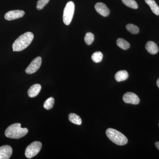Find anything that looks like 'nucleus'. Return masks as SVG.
<instances>
[{
    "label": "nucleus",
    "mask_w": 159,
    "mask_h": 159,
    "mask_svg": "<svg viewBox=\"0 0 159 159\" xmlns=\"http://www.w3.org/2000/svg\"><path fill=\"white\" fill-rule=\"evenodd\" d=\"M34 39V34L31 32H27L19 36L12 44L13 51H21L30 45Z\"/></svg>",
    "instance_id": "obj_1"
},
{
    "label": "nucleus",
    "mask_w": 159,
    "mask_h": 159,
    "mask_svg": "<svg viewBox=\"0 0 159 159\" xmlns=\"http://www.w3.org/2000/svg\"><path fill=\"white\" fill-rule=\"evenodd\" d=\"M27 128L21 127L19 123H14L9 126L5 131L6 137L11 139H20L25 136L28 133Z\"/></svg>",
    "instance_id": "obj_2"
},
{
    "label": "nucleus",
    "mask_w": 159,
    "mask_h": 159,
    "mask_svg": "<svg viewBox=\"0 0 159 159\" xmlns=\"http://www.w3.org/2000/svg\"><path fill=\"white\" fill-rule=\"evenodd\" d=\"M107 138L116 145L122 146L128 142L127 138L119 131L112 128H108L106 131Z\"/></svg>",
    "instance_id": "obj_3"
},
{
    "label": "nucleus",
    "mask_w": 159,
    "mask_h": 159,
    "mask_svg": "<svg viewBox=\"0 0 159 159\" xmlns=\"http://www.w3.org/2000/svg\"><path fill=\"white\" fill-rule=\"evenodd\" d=\"M75 5L72 1H70L67 3L65 7L63 15V22L66 25H69L70 24L74 16Z\"/></svg>",
    "instance_id": "obj_4"
},
{
    "label": "nucleus",
    "mask_w": 159,
    "mask_h": 159,
    "mask_svg": "<svg viewBox=\"0 0 159 159\" xmlns=\"http://www.w3.org/2000/svg\"><path fill=\"white\" fill-rule=\"evenodd\" d=\"M42 147V144L38 141L31 143L26 148L25 152L26 157L30 159L37 155L41 149Z\"/></svg>",
    "instance_id": "obj_5"
},
{
    "label": "nucleus",
    "mask_w": 159,
    "mask_h": 159,
    "mask_svg": "<svg viewBox=\"0 0 159 159\" xmlns=\"http://www.w3.org/2000/svg\"><path fill=\"white\" fill-rule=\"evenodd\" d=\"M42 58L38 57L31 61L29 66L26 69L25 72L27 74H31L35 73L39 69L41 65Z\"/></svg>",
    "instance_id": "obj_6"
},
{
    "label": "nucleus",
    "mask_w": 159,
    "mask_h": 159,
    "mask_svg": "<svg viewBox=\"0 0 159 159\" xmlns=\"http://www.w3.org/2000/svg\"><path fill=\"white\" fill-rule=\"evenodd\" d=\"M123 100L125 103H130V104H139L140 102V99L137 95L131 92H127L123 95L122 97Z\"/></svg>",
    "instance_id": "obj_7"
},
{
    "label": "nucleus",
    "mask_w": 159,
    "mask_h": 159,
    "mask_svg": "<svg viewBox=\"0 0 159 159\" xmlns=\"http://www.w3.org/2000/svg\"><path fill=\"white\" fill-rule=\"evenodd\" d=\"M25 14V12L23 10H12L8 11L5 14V18L7 20H12L23 17Z\"/></svg>",
    "instance_id": "obj_8"
},
{
    "label": "nucleus",
    "mask_w": 159,
    "mask_h": 159,
    "mask_svg": "<svg viewBox=\"0 0 159 159\" xmlns=\"http://www.w3.org/2000/svg\"><path fill=\"white\" fill-rule=\"evenodd\" d=\"M95 9L98 13L104 17L108 16L110 13L108 7L103 3H97L95 5Z\"/></svg>",
    "instance_id": "obj_9"
},
{
    "label": "nucleus",
    "mask_w": 159,
    "mask_h": 159,
    "mask_svg": "<svg viewBox=\"0 0 159 159\" xmlns=\"http://www.w3.org/2000/svg\"><path fill=\"white\" fill-rule=\"evenodd\" d=\"M12 153V149L9 145H4L0 147V159H9Z\"/></svg>",
    "instance_id": "obj_10"
},
{
    "label": "nucleus",
    "mask_w": 159,
    "mask_h": 159,
    "mask_svg": "<svg viewBox=\"0 0 159 159\" xmlns=\"http://www.w3.org/2000/svg\"><path fill=\"white\" fill-rule=\"evenodd\" d=\"M41 89V86L39 84H34L31 86L28 90V95L31 98L35 97L39 94Z\"/></svg>",
    "instance_id": "obj_11"
},
{
    "label": "nucleus",
    "mask_w": 159,
    "mask_h": 159,
    "mask_svg": "<svg viewBox=\"0 0 159 159\" xmlns=\"http://www.w3.org/2000/svg\"><path fill=\"white\" fill-rule=\"evenodd\" d=\"M145 49L148 53L152 54H157L159 51L157 45L152 41H148L146 43Z\"/></svg>",
    "instance_id": "obj_12"
},
{
    "label": "nucleus",
    "mask_w": 159,
    "mask_h": 159,
    "mask_svg": "<svg viewBox=\"0 0 159 159\" xmlns=\"http://www.w3.org/2000/svg\"><path fill=\"white\" fill-rule=\"evenodd\" d=\"M128 72L125 70H120L118 71L115 75V79L118 82L124 81L128 78Z\"/></svg>",
    "instance_id": "obj_13"
},
{
    "label": "nucleus",
    "mask_w": 159,
    "mask_h": 159,
    "mask_svg": "<svg viewBox=\"0 0 159 159\" xmlns=\"http://www.w3.org/2000/svg\"><path fill=\"white\" fill-rule=\"evenodd\" d=\"M145 2L150 7L152 11L156 15H159V7L154 0H145Z\"/></svg>",
    "instance_id": "obj_14"
},
{
    "label": "nucleus",
    "mask_w": 159,
    "mask_h": 159,
    "mask_svg": "<svg viewBox=\"0 0 159 159\" xmlns=\"http://www.w3.org/2000/svg\"><path fill=\"white\" fill-rule=\"evenodd\" d=\"M69 120L70 122L76 125H80L82 123L81 118L75 114H70L69 116Z\"/></svg>",
    "instance_id": "obj_15"
},
{
    "label": "nucleus",
    "mask_w": 159,
    "mask_h": 159,
    "mask_svg": "<svg viewBox=\"0 0 159 159\" xmlns=\"http://www.w3.org/2000/svg\"><path fill=\"white\" fill-rule=\"evenodd\" d=\"M117 45L122 50H126L130 48V44L128 42L122 38H119L117 40Z\"/></svg>",
    "instance_id": "obj_16"
},
{
    "label": "nucleus",
    "mask_w": 159,
    "mask_h": 159,
    "mask_svg": "<svg viewBox=\"0 0 159 159\" xmlns=\"http://www.w3.org/2000/svg\"><path fill=\"white\" fill-rule=\"evenodd\" d=\"M102 58H103V54L102 52H100V51L95 52L92 56V59L93 61L95 63L101 62Z\"/></svg>",
    "instance_id": "obj_17"
},
{
    "label": "nucleus",
    "mask_w": 159,
    "mask_h": 159,
    "mask_svg": "<svg viewBox=\"0 0 159 159\" xmlns=\"http://www.w3.org/2000/svg\"><path fill=\"white\" fill-rule=\"evenodd\" d=\"M122 3L127 7L133 9H137L138 8V4L134 0H122Z\"/></svg>",
    "instance_id": "obj_18"
},
{
    "label": "nucleus",
    "mask_w": 159,
    "mask_h": 159,
    "mask_svg": "<svg viewBox=\"0 0 159 159\" xmlns=\"http://www.w3.org/2000/svg\"><path fill=\"white\" fill-rule=\"evenodd\" d=\"M54 103V99L53 97H50L46 100L43 104L44 108L46 110L51 109L53 108Z\"/></svg>",
    "instance_id": "obj_19"
},
{
    "label": "nucleus",
    "mask_w": 159,
    "mask_h": 159,
    "mask_svg": "<svg viewBox=\"0 0 159 159\" xmlns=\"http://www.w3.org/2000/svg\"><path fill=\"white\" fill-rule=\"evenodd\" d=\"M126 29L133 34H137L139 33V29L137 26L133 24H128L126 26Z\"/></svg>",
    "instance_id": "obj_20"
},
{
    "label": "nucleus",
    "mask_w": 159,
    "mask_h": 159,
    "mask_svg": "<svg viewBox=\"0 0 159 159\" xmlns=\"http://www.w3.org/2000/svg\"><path fill=\"white\" fill-rule=\"evenodd\" d=\"M94 40V34L91 32H88L84 37V41L88 45H90L93 43Z\"/></svg>",
    "instance_id": "obj_21"
},
{
    "label": "nucleus",
    "mask_w": 159,
    "mask_h": 159,
    "mask_svg": "<svg viewBox=\"0 0 159 159\" xmlns=\"http://www.w3.org/2000/svg\"><path fill=\"white\" fill-rule=\"evenodd\" d=\"M50 0H38L37 3L36 8L38 10H40L43 9L45 7L48 3Z\"/></svg>",
    "instance_id": "obj_22"
},
{
    "label": "nucleus",
    "mask_w": 159,
    "mask_h": 159,
    "mask_svg": "<svg viewBox=\"0 0 159 159\" xmlns=\"http://www.w3.org/2000/svg\"><path fill=\"white\" fill-rule=\"evenodd\" d=\"M155 146L159 150V142H157L155 143Z\"/></svg>",
    "instance_id": "obj_23"
},
{
    "label": "nucleus",
    "mask_w": 159,
    "mask_h": 159,
    "mask_svg": "<svg viewBox=\"0 0 159 159\" xmlns=\"http://www.w3.org/2000/svg\"><path fill=\"white\" fill-rule=\"evenodd\" d=\"M157 85L158 87L159 88V78L157 80Z\"/></svg>",
    "instance_id": "obj_24"
},
{
    "label": "nucleus",
    "mask_w": 159,
    "mask_h": 159,
    "mask_svg": "<svg viewBox=\"0 0 159 159\" xmlns=\"http://www.w3.org/2000/svg\"></svg>",
    "instance_id": "obj_25"
}]
</instances>
